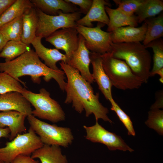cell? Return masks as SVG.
Here are the masks:
<instances>
[{"label": "cell", "instance_id": "1", "mask_svg": "<svg viewBox=\"0 0 163 163\" xmlns=\"http://www.w3.org/2000/svg\"><path fill=\"white\" fill-rule=\"evenodd\" d=\"M59 63L67 79L64 103H72L74 110L80 113L85 110L87 117L93 114L96 121L102 119L112 123L107 116L108 110L100 102L99 93L95 94L91 84L82 77L77 70L63 61Z\"/></svg>", "mask_w": 163, "mask_h": 163}, {"label": "cell", "instance_id": "2", "mask_svg": "<svg viewBox=\"0 0 163 163\" xmlns=\"http://www.w3.org/2000/svg\"><path fill=\"white\" fill-rule=\"evenodd\" d=\"M0 72H5L26 87V84L19 79L22 76H30L32 81L40 84V77L47 82L53 79L60 88L64 91L66 85V77L63 70H53L43 63L35 52L30 48L23 54L9 62H0Z\"/></svg>", "mask_w": 163, "mask_h": 163}, {"label": "cell", "instance_id": "3", "mask_svg": "<svg viewBox=\"0 0 163 163\" xmlns=\"http://www.w3.org/2000/svg\"><path fill=\"white\" fill-rule=\"evenodd\" d=\"M112 56L124 61L133 73L143 83L150 77L151 57L147 48L140 42L113 43Z\"/></svg>", "mask_w": 163, "mask_h": 163}, {"label": "cell", "instance_id": "4", "mask_svg": "<svg viewBox=\"0 0 163 163\" xmlns=\"http://www.w3.org/2000/svg\"><path fill=\"white\" fill-rule=\"evenodd\" d=\"M104 70L113 86L122 90L138 89L143 83L123 60L113 57L110 52L101 55Z\"/></svg>", "mask_w": 163, "mask_h": 163}, {"label": "cell", "instance_id": "5", "mask_svg": "<svg viewBox=\"0 0 163 163\" xmlns=\"http://www.w3.org/2000/svg\"><path fill=\"white\" fill-rule=\"evenodd\" d=\"M34 108L32 115L35 117L57 123L65 120V114L60 105L52 98L50 93L42 88L38 93H34L26 88L21 93Z\"/></svg>", "mask_w": 163, "mask_h": 163}, {"label": "cell", "instance_id": "6", "mask_svg": "<svg viewBox=\"0 0 163 163\" xmlns=\"http://www.w3.org/2000/svg\"><path fill=\"white\" fill-rule=\"evenodd\" d=\"M30 127L39 137L43 143L67 148L74 139L71 129L41 121L32 115L27 116Z\"/></svg>", "mask_w": 163, "mask_h": 163}, {"label": "cell", "instance_id": "7", "mask_svg": "<svg viewBox=\"0 0 163 163\" xmlns=\"http://www.w3.org/2000/svg\"><path fill=\"white\" fill-rule=\"evenodd\" d=\"M44 144L39 137L30 126L27 132L18 134L5 147L0 148V159L5 163H11L18 155L30 156Z\"/></svg>", "mask_w": 163, "mask_h": 163}, {"label": "cell", "instance_id": "8", "mask_svg": "<svg viewBox=\"0 0 163 163\" xmlns=\"http://www.w3.org/2000/svg\"><path fill=\"white\" fill-rule=\"evenodd\" d=\"M38 24L36 33L37 37L45 38L60 28L75 27L76 22L80 18L79 11L64 13L60 11L58 15H52L45 14L39 9H36Z\"/></svg>", "mask_w": 163, "mask_h": 163}, {"label": "cell", "instance_id": "9", "mask_svg": "<svg viewBox=\"0 0 163 163\" xmlns=\"http://www.w3.org/2000/svg\"><path fill=\"white\" fill-rule=\"evenodd\" d=\"M105 25L98 22L95 27L78 25L75 27L78 34L84 37L86 47L92 52L102 55L111 51L113 42L110 33L101 29Z\"/></svg>", "mask_w": 163, "mask_h": 163}, {"label": "cell", "instance_id": "10", "mask_svg": "<svg viewBox=\"0 0 163 163\" xmlns=\"http://www.w3.org/2000/svg\"><path fill=\"white\" fill-rule=\"evenodd\" d=\"M86 135L85 138L94 143H100L106 145L111 151L119 150L132 152L134 150L125 142L121 137L110 132L99 124L98 121L91 126H83Z\"/></svg>", "mask_w": 163, "mask_h": 163}, {"label": "cell", "instance_id": "11", "mask_svg": "<svg viewBox=\"0 0 163 163\" xmlns=\"http://www.w3.org/2000/svg\"><path fill=\"white\" fill-rule=\"evenodd\" d=\"M78 34L75 27L65 28L56 31L46 38L45 40L56 49L64 51L68 60L78 48Z\"/></svg>", "mask_w": 163, "mask_h": 163}, {"label": "cell", "instance_id": "12", "mask_svg": "<svg viewBox=\"0 0 163 163\" xmlns=\"http://www.w3.org/2000/svg\"><path fill=\"white\" fill-rule=\"evenodd\" d=\"M78 37V48L73 53L66 64L77 70L82 77L91 84L94 81L89 70L91 63L90 52L85 46L84 37L79 34Z\"/></svg>", "mask_w": 163, "mask_h": 163}, {"label": "cell", "instance_id": "13", "mask_svg": "<svg viewBox=\"0 0 163 163\" xmlns=\"http://www.w3.org/2000/svg\"><path fill=\"white\" fill-rule=\"evenodd\" d=\"M89 55L93 68L92 77L105 98L110 102L113 99L112 94L113 85L103 69L101 55L90 52Z\"/></svg>", "mask_w": 163, "mask_h": 163}, {"label": "cell", "instance_id": "14", "mask_svg": "<svg viewBox=\"0 0 163 163\" xmlns=\"http://www.w3.org/2000/svg\"><path fill=\"white\" fill-rule=\"evenodd\" d=\"M15 110L32 115L31 104L21 93L10 92L0 94V111Z\"/></svg>", "mask_w": 163, "mask_h": 163}, {"label": "cell", "instance_id": "15", "mask_svg": "<svg viewBox=\"0 0 163 163\" xmlns=\"http://www.w3.org/2000/svg\"><path fill=\"white\" fill-rule=\"evenodd\" d=\"M27 115L15 110H9L0 113V127H8L10 131V141L18 134L26 133L24 120Z\"/></svg>", "mask_w": 163, "mask_h": 163}, {"label": "cell", "instance_id": "16", "mask_svg": "<svg viewBox=\"0 0 163 163\" xmlns=\"http://www.w3.org/2000/svg\"><path fill=\"white\" fill-rule=\"evenodd\" d=\"M42 38L41 37L36 36L31 43L36 53L48 67L54 70H59L56 66V63L61 61L67 63L68 59L67 56L56 49H49L44 46L41 43Z\"/></svg>", "mask_w": 163, "mask_h": 163}, {"label": "cell", "instance_id": "17", "mask_svg": "<svg viewBox=\"0 0 163 163\" xmlns=\"http://www.w3.org/2000/svg\"><path fill=\"white\" fill-rule=\"evenodd\" d=\"M146 29L147 25L144 22L138 27L131 26L120 27L110 32L111 40L113 43L143 42Z\"/></svg>", "mask_w": 163, "mask_h": 163}, {"label": "cell", "instance_id": "18", "mask_svg": "<svg viewBox=\"0 0 163 163\" xmlns=\"http://www.w3.org/2000/svg\"><path fill=\"white\" fill-rule=\"evenodd\" d=\"M106 6H109L110 4L106 1L93 0L90 9L85 16L77 21V24L91 27H93L92 22L97 21L108 25L109 20L105 10Z\"/></svg>", "mask_w": 163, "mask_h": 163}, {"label": "cell", "instance_id": "19", "mask_svg": "<svg viewBox=\"0 0 163 163\" xmlns=\"http://www.w3.org/2000/svg\"><path fill=\"white\" fill-rule=\"evenodd\" d=\"M30 1L37 8L50 15H58L60 11L67 14L79 11L75 5L66 0H31Z\"/></svg>", "mask_w": 163, "mask_h": 163}, {"label": "cell", "instance_id": "20", "mask_svg": "<svg viewBox=\"0 0 163 163\" xmlns=\"http://www.w3.org/2000/svg\"><path fill=\"white\" fill-rule=\"evenodd\" d=\"M105 10L109 20L107 29V32H111L122 27H136L138 25V18L134 14H128L117 8L112 9L107 6L105 7Z\"/></svg>", "mask_w": 163, "mask_h": 163}, {"label": "cell", "instance_id": "21", "mask_svg": "<svg viewBox=\"0 0 163 163\" xmlns=\"http://www.w3.org/2000/svg\"><path fill=\"white\" fill-rule=\"evenodd\" d=\"M31 157L39 159L41 163H68L66 156L62 154L58 145L44 144L34 152Z\"/></svg>", "mask_w": 163, "mask_h": 163}, {"label": "cell", "instance_id": "22", "mask_svg": "<svg viewBox=\"0 0 163 163\" xmlns=\"http://www.w3.org/2000/svg\"><path fill=\"white\" fill-rule=\"evenodd\" d=\"M23 31L21 41L30 44L36 37L38 24V17L36 9L33 7L22 15Z\"/></svg>", "mask_w": 163, "mask_h": 163}, {"label": "cell", "instance_id": "23", "mask_svg": "<svg viewBox=\"0 0 163 163\" xmlns=\"http://www.w3.org/2000/svg\"><path fill=\"white\" fill-rule=\"evenodd\" d=\"M34 7L28 0H16L0 16V28L4 25L22 16L28 10Z\"/></svg>", "mask_w": 163, "mask_h": 163}, {"label": "cell", "instance_id": "24", "mask_svg": "<svg viewBox=\"0 0 163 163\" xmlns=\"http://www.w3.org/2000/svg\"><path fill=\"white\" fill-rule=\"evenodd\" d=\"M147 29L143 44L145 46L151 42L163 36V14L148 18L144 21Z\"/></svg>", "mask_w": 163, "mask_h": 163}, {"label": "cell", "instance_id": "25", "mask_svg": "<svg viewBox=\"0 0 163 163\" xmlns=\"http://www.w3.org/2000/svg\"><path fill=\"white\" fill-rule=\"evenodd\" d=\"M163 10V1L162 0H144L135 13L138 23L146 19L155 17Z\"/></svg>", "mask_w": 163, "mask_h": 163}, {"label": "cell", "instance_id": "26", "mask_svg": "<svg viewBox=\"0 0 163 163\" xmlns=\"http://www.w3.org/2000/svg\"><path fill=\"white\" fill-rule=\"evenodd\" d=\"M29 44L21 40L8 41L0 53V58H4L5 62L11 61L30 49Z\"/></svg>", "mask_w": 163, "mask_h": 163}, {"label": "cell", "instance_id": "27", "mask_svg": "<svg viewBox=\"0 0 163 163\" xmlns=\"http://www.w3.org/2000/svg\"><path fill=\"white\" fill-rule=\"evenodd\" d=\"M22 31V16L4 25L0 28V33L7 41L21 40Z\"/></svg>", "mask_w": 163, "mask_h": 163}, {"label": "cell", "instance_id": "28", "mask_svg": "<svg viewBox=\"0 0 163 163\" xmlns=\"http://www.w3.org/2000/svg\"><path fill=\"white\" fill-rule=\"evenodd\" d=\"M151 48L153 52V66L150 73V76L155 75L156 72L163 68V41L161 38L154 40L145 46Z\"/></svg>", "mask_w": 163, "mask_h": 163}, {"label": "cell", "instance_id": "29", "mask_svg": "<svg viewBox=\"0 0 163 163\" xmlns=\"http://www.w3.org/2000/svg\"><path fill=\"white\" fill-rule=\"evenodd\" d=\"M20 82L5 72H0V94L10 92L21 93L25 89Z\"/></svg>", "mask_w": 163, "mask_h": 163}, {"label": "cell", "instance_id": "30", "mask_svg": "<svg viewBox=\"0 0 163 163\" xmlns=\"http://www.w3.org/2000/svg\"><path fill=\"white\" fill-rule=\"evenodd\" d=\"M149 128L152 129L160 135H163V110H151L148 112V118L145 122Z\"/></svg>", "mask_w": 163, "mask_h": 163}, {"label": "cell", "instance_id": "31", "mask_svg": "<svg viewBox=\"0 0 163 163\" xmlns=\"http://www.w3.org/2000/svg\"><path fill=\"white\" fill-rule=\"evenodd\" d=\"M110 103L111 105V110L116 113L120 120L127 129L128 135L135 136V132L130 117L121 108L114 100Z\"/></svg>", "mask_w": 163, "mask_h": 163}, {"label": "cell", "instance_id": "32", "mask_svg": "<svg viewBox=\"0 0 163 163\" xmlns=\"http://www.w3.org/2000/svg\"><path fill=\"white\" fill-rule=\"evenodd\" d=\"M144 0H113L117 8L128 14H134Z\"/></svg>", "mask_w": 163, "mask_h": 163}, {"label": "cell", "instance_id": "33", "mask_svg": "<svg viewBox=\"0 0 163 163\" xmlns=\"http://www.w3.org/2000/svg\"><path fill=\"white\" fill-rule=\"evenodd\" d=\"M79 7V12L86 14L90 9L92 4V0H66Z\"/></svg>", "mask_w": 163, "mask_h": 163}, {"label": "cell", "instance_id": "34", "mask_svg": "<svg viewBox=\"0 0 163 163\" xmlns=\"http://www.w3.org/2000/svg\"><path fill=\"white\" fill-rule=\"evenodd\" d=\"M11 163H39V162L30 156L20 155L17 156Z\"/></svg>", "mask_w": 163, "mask_h": 163}, {"label": "cell", "instance_id": "35", "mask_svg": "<svg viewBox=\"0 0 163 163\" xmlns=\"http://www.w3.org/2000/svg\"><path fill=\"white\" fill-rule=\"evenodd\" d=\"M163 107V93L161 90L157 92L156 95V101L150 107V110L160 109Z\"/></svg>", "mask_w": 163, "mask_h": 163}, {"label": "cell", "instance_id": "36", "mask_svg": "<svg viewBox=\"0 0 163 163\" xmlns=\"http://www.w3.org/2000/svg\"><path fill=\"white\" fill-rule=\"evenodd\" d=\"M16 0H0V16Z\"/></svg>", "mask_w": 163, "mask_h": 163}, {"label": "cell", "instance_id": "37", "mask_svg": "<svg viewBox=\"0 0 163 163\" xmlns=\"http://www.w3.org/2000/svg\"><path fill=\"white\" fill-rule=\"evenodd\" d=\"M10 133V131L8 127L2 128L0 127V139L2 138H9Z\"/></svg>", "mask_w": 163, "mask_h": 163}, {"label": "cell", "instance_id": "38", "mask_svg": "<svg viewBox=\"0 0 163 163\" xmlns=\"http://www.w3.org/2000/svg\"><path fill=\"white\" fill-rule=\"evenodd\" d=\"M7 41L2 35L0 33V51L2 50Z\"/></svg>", "mask_w": 163, "mask_h": 163}, {"label": "cell", "instance_id": "39", "mask_svg": "<svg viewBox=\"0 0 163 163\" xmlns=\"http://www.w3.org/2000/svg\"><path fill=\"white\" fill-rule=\"evenodd\" d=\"M158 75L160 76L159 81L161 83H163V68L156 72L155 73Z\"/></svg>", "mask_w": 163, "mask_h": 163}, {"label": "cell", "instance_id": "40", "mask_svg": "<svg viewBox=\"0 0 163 163\" xmlns=\"http://www.w3.org/2000/svg\"><path fill=\"white\" fill-rule=\"evenodd\" d=\"M0 163H5L0 159Z\"/></svg>", "mask_w": 163, "mask_h": 163}]
</instances>
